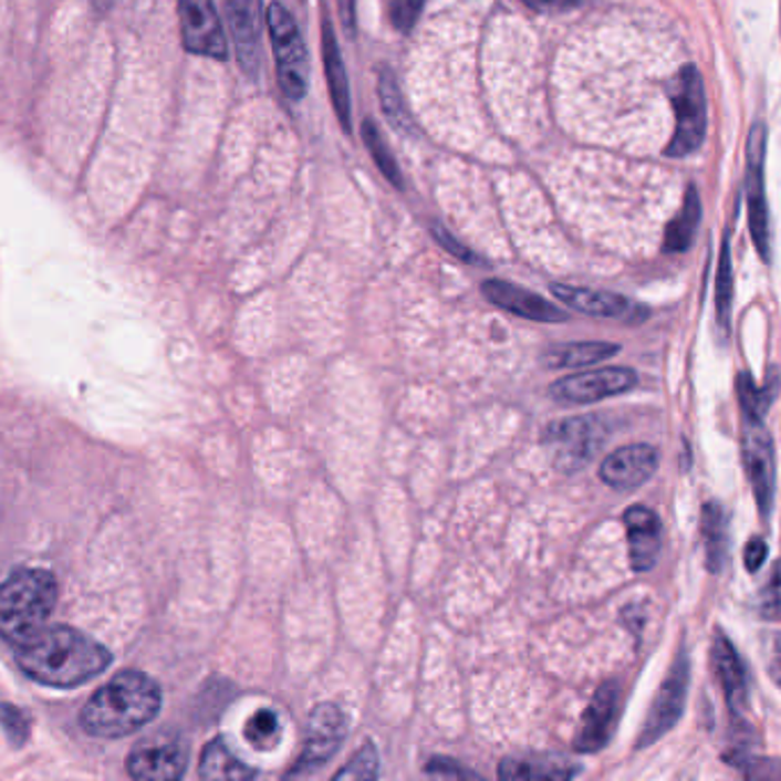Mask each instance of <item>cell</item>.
Wrapping results in <instances>:
<instances>
[{"label": "cell", "instance_id": "9a60e30c", "mask_svg": "<svg viewBox=\"0 0 781 781\" xmlns=\"http://www.w3.org/2000/svg\"><path fill=\"white\" fill-rule=\"evenodd\" d=\"M227 14L242 74L254 81L261 69L263 0H227Z\"/></svg>", "mask_w": 781, "mask_h": 781}, {"label": "cell", "instance_id": "603a6c76", "mask_svg": "<svg viewBox=\"0 0 781 781\" xmlns=\"http://www.w3.org/2000/svg\"><path fill=\"white\" fill-rule=\"evenodd\" d=\"M199 779L201 781H254L257 768L240 761L225 738H212L206 742L199 757Z\"/></svg>", "mask_w": 781, "mask_h": 781}, {"label": "cell", "instance_id": "74e56055", "mask_svg": "<svg viewBox=\"0 0 781 781\" xmlns=\"http://www.w3.org/2000/svg\"><path fill=\"white\" fill-rule=\"evenodd\" d=\"M523 6L535 12L544 14H558V12H570L581 6V0H521Z\"/></svg>", "mask_w": 781, "mask_h": 781}, {"label": "cell", "instance_id": "d6986e66", "mask_svg": "<svg viewBox=\"0 0 781 781\" xmlns=\"http://www.w3.org/2000/svg\"><path fill=\"white\" fill-rule=\"evenodd\" d=\"M579 766L560 754L519 752L499 763V781H572Z\"/></svg>", "mask_w": 781, "mask_h": 781}, {"label": "cell", "instance_id": "ac0fdd59", "mask_svg": "<svg viewBox=\"0 0 781 781\" xmlns=\"http://www.w3.org/2000/svg\"><path fill=\"white\" fill-rule=\"evenodd\" d=\"M482 295L510 313H517L521 317H528V321H538V323H564L566 313L560 311L555 304L546 302L544 298L530 293L521 287H514L510 281L503 279H489L482 283Z\"/></svg>", "mask_w": 781, "mask_h": 781}, {"label": "cell", "instance_id": "2e32d148", "mask_svg": "<svg viewBox=\"0 0 781 781\" xmlns=\"http://www.w3.org/2000/svg\"><path fill=\"white\" fill-rule=\"evenodd\" d=\"M658 469V450L647 444H633L611 452L598 469L601 480L617 491L645 485Z\"/></svg>", "mask_w": 781, "mask_h": 781}, {"label": "cell", "instance_id": "83f0119b", "mask_svg": "<svg viewBox=\"0 0 781 781\" xmlns=\"http://www.w3.org/2000/svg\"><path fill=\"white\" fill-rule=\"evenodd\" d=\"M377 90H379V103H382V111L386 115V119L394 124L398 131L407 133L412 128V117L405 108V101H403V92L398 87V81L396 76L390 74V69H382L379 71V76H377Z\"/></svg>", "mask_w": 781, "mask_h": 781}, {"label": "cell", "instance_id": "7c38bea8", "mask_svg": "<svg viewBox=\"0 0 781 781\" xmlns=\"http://www.w3.org/2000/svg\"><path fill=\"white\" fill-rule=\"evenodd\" d=\"M176 6H179L186 51L212 60H227L229 46L216 3L212 0H176Z\"/></svg>", "mask_w": 781, "mask_h": 781}, {"label": "cell", "instance_id": "484cf974", "mask_svg": "<svg viewBox=\"0 0 781 781\" xmlns=\"http://www.w3.org/2000/svg\"><path fill=\"white\" fill-rule=\"evenodd\" d=\"M701 220V201L697 195V188L690 186L686 190L684 206L679 210V216L667 225L665 231V252H686Z\"/></svg>", "mask_w": 781, "mask_h": 781}, {"label": "cell", "instance_id": "1f68e13d", "mask_svg": "<svg viewBox=\"0 0 781 781\" xmlns=\"http://www.w3.org/2000/svg\"><path fill=\"white\" fill-rule=\"evenodd\" d=\"M0 727H3L12 748H23L32 733V716L17 704L0 701Z\"/></svg>", "mask_w": 781, "mask_h": 781}, {"label": "cell", "instance_id": "5b68a950", "mask_svg": "<svg viewBox=\"0 0 781 781\" xmlns=\"http://www.w3.org/2000/svg\"><path fill=\"white\" fill-rule=\"evenodd\" d=\"M608 428L596 416H576L551 423L544 446L551 450L553 467L562 473H576L596 455Z\"/></svg>", "mask_w": 781, "mask_h": 781}, {"label": "cell", "instance_id": "9c48e42d", "mask_svg": "<svg viewBox=\"0 0 781 781\" xmlns=\"http://www.w3.org/2000/svg\"><path fill=\"white\" fill-rule=\"evenodd\" d=\"M688 686H690V660H688V654L681 649L677 658H674L669 671L665 674V679L649 706L641 738L635 742L637 750L649 748V744H654L656 740H660L665 733H669L679 725L686 711Z\"/></svg>", "mask_w": 781, "mask_h": 781}, {"label": "cell", "instance_id": "e575fe53", "mask_svg": "<svg viewBox=\"0 0 781 781\" xmlns=\"http://www.w3.org/2000/svg\"><path fill=\"white\" fill-rule=\"evenodd\" d=\"M759 611L766 619H772V622L781 619V560L774 562L772 574H770L766 587L761 590Z\"/></svg>", "mask_w": 781, "mask_h": 781}, {"label": "cell", "instance_id": "3957f363", "mask_svg": "<svg viewBox=\"0 0 781 781\" xmlns=\"http://www.w3.org/2000/svg\"><path fill=\"white\" fill-rule=\"evenodd\" d=\"M58 606V581L46 570H19L0 585V635L12 645L38 637Z\"/></svg>", "mask_w": 781, "mask_h": 781}, {"label": "cell", "instance_id": "8fae6325", "mask_svg": "<svg viewBox=\"0 0 781 781\" xmlns=\"http://www.w3.org/2000/svg\"><path fill=\"white\" fill-rule=\"evenodd\" d=\"M622 716V686L617 681L601 684L590 699L574 736V750L596 754L611 742Z\"/></svg>", "mask_w": 781, "mask_h": 781}, {"label": "cell", "instance_id": "8992f818", "mask_svg": "<svg viewBox=\"0 0 781 781\" xmlns=\"http://www.w3.org/2000/svg\"><path fill=\"white\" fill-rule=\"evenodd\" d=\"M674 115H677V128L665 149L667 156L681 158L701 147L706 137V94L704 81L695 66H684L671 92Z\"/></svg>", "mask_w": 781, "mask_h": 781}, {"label": "cell", "instance_id": "836d02e7", "mask_svg": "<svg viewBox=\"0 0 781 781\" xmlns=\"http://www.w3.org/2000/svg\"><path fill=\"white\" fill-rule=\"evenodd\" d=\"M425 777L430 781H487L482 774L471 770L469 766H461L450 757H433L425 761L423 768Z\"/></svg>", "mask_w": 781, "mask_h": 781}, {"label": "cell", "instance_id": "d4e9b609", "mask_svg": "<svg viewBox=\"0 0 781 781\" xmlns=\"http://www.w3.org/2000/svg\"><path fill=\"white\" fill-rule=\"evenodd\" d=\"M617 352H619V345L603 343V341L566 343V345H558V347L549 350L544 362L549 368H581V366H590V364L608 360Z\"/></svg>", "mask_w": 781, "mask_h": 781}, {"label": "cell", "instance_id": "d590c367", "mask_svg": "<svg viewBox=\"0 0 781 781\" xmlns=\"http://www.w3.org/2000/svg\"><path fill=\"white\" fill-rule=\"evenodd\" d=\"M423 6L425 0H390L388 19L398 32H409L423 12Z\"/></svg>", "mask_w": 781, "mask_h": 781}, {"label": "cell", "instance_id": "7402d4cb", "mask_svg": "<svg viewBox=\"0 0 781 781\" xmlns=\"http://www.w3.org/2000/svg\"><path fill=\"white\" fill-rule=\"evenodd\" d=\"M323 64H325V79L330 85L334 113H336L343 131L350 133V128H352L350 81H347V71H345V62H343V55H341V49L336 42L334 28L327 19L323 21Z\"/></svg>", "mask_w": 781, "mask_h": 781}, {"label": "cell", "instance_id": "30bf717a", "mask_svg": "<svg viewBox=\"0 0 781 781\" xmlns=\"http://www.w3.org/2000/svg\"><path fill=\"white\" fill-rule=\"evenodd\" d=\"M742 457L761 517H770L774 503V448L763 418L742 416Z\"/></svg>", "mask_w": 781, "mask_h": 781}, {"label": "cell", "instance_id": "ffe728a7", "mask_svg": "<svg viewBox=\"0 0 781 781\" xmlns=\"http://www.w3.org/2000/svg\"><path fill=\"white\" fill-rule=\"evenodd\" d=\"M628 555L635 572H649L660 555L663 525L656 512L645 506H633L624 512Z\"/></svg>", "mask_w": 781, "mask_h": 781}, {"label": "cell", "instance_id": "277c9868", "mask_svg": "<svg viewBox=\"0 0 781 781\" xmlns=\"http://www.w3.org/2000/svg\"><path fill=\"white\" fill-rule=\"evenodd\" d=\"M265 25L274 51L277 76L281 92L291 101H300L309 90V51L293 14L281 3H270Z\"/></svg>", "mask_w": 781, "mask_h": 781}, {"label": "cell", "instance_id": "5bb4252c", "mask_svg": "<svg viewBox=\"0 0 781 781\" xmlns=\"http://www.w3.org/2000/svg\"><path fill=\"white\" fill-rule=\"evenodd\" d=\"M766 142L768 131L763 124H754L748 137V212H750V231L757 250L763 261L770 259V227H768V204H766Z\"/></svg>", "mask_w": 781, "mask_h": 781}, {"label": "cell", "instance_id": "4316f807", "mask_svg": "<svg viewBox=\"0 0 781 781\" xmlns=\"http://www.w3.org/2000/svg\"><path fill=\"white\" fill-rule=\"evenodd\" d=\"M362 137H364V145L368 149V154L373 156L375 165L379 167V171L384 174V179L388 184H394L396 188H403V171L394 158V154H390L388 145H386V139L382 135V131L377 128V124L373 119H364L362 124Z\"/></svg>", "mask_w": 781, "mask_h": 781}, {"label": "cell", "instance_id": "8d00e7d4", "mask_svg": "<svg viewBox=\"0 0 781 781\" xmlns=\"http://www.w3.org/2000/svg\"><path fill=\"white\" fill-rule=\"evenodd\" d=\"M433 236L437 238V242L444 247V250H446L450 257H455V259H459V261H465V263H478V257L469 250L467 244H461L446 227L435 225V227H433Z\"/></svg>", "mask_w": 781, "mask_h": 781}, {"label": "cell", "instance_id": "4fadbf2b", "mask_svg": "<svg viewBox=\"0 0 781 781\" xmlns=\"http://www.w3.org/2000/svg\"><path fill=\"white\" fill-rule=\"evenodd\" d=\"M637 384V375L631 368H598L587 373L566 375L551 384L549 396L560 403L590 405L626 394Z\"/></svg>", "mask_w": 781, "mask_h": 781}, {"label": "cell", "instance_id": "e0dca14e", "mask_svg": "<svg viewBox=\"0 0 781 781\" xmlns=\"http://www.w3.org/2000/svg\"><path fill=\"white\" fill-rule=\"evenodd\" d=\"M551 293L562 300L564 304H570L572 309L587 313V315H601V317H617V321H645L647 309L641 304H633L631 300L608 293V291H592V289H576L566 287V283H553Z\"/></svg>", "mask_w": 781, "mask_h": 781}, {"label": "cell", "instance_id": "f1b7e54d", "mask_svg": "<svg viewBox=\"0 0 781 781\" xmlns=\"http://www.w3.org/2000/svg\"><path fill=\"white\" fill-rule=\"evenodd\" d=\"M731 298H733L731 247H729V236H725L722 250H720L718 274H716V317H718V325L722 332H729V327H731Z\"/></svg>", "mask_w": 781, "mask_h": 781}, {"label": "cell", "instance_id": "60d3db41", "mask_svg": "<svg viewBox=\"0 0 781 781\" xmlns=\"http://www.w3.org/2000/svg\"><path fill=\"white\" fill-rule=\"evenodd\" d=\"M339 14H341V23L347 32H354L357 28V19H354V0H339Z\"/></svg>", "mask_w": 781, "mask_h": 781}, {"label": "cell", "instance_id": "4dcf8cb0", "mask_svg": "<svg viewBox=\"0 0 781 781\" xmlns=\"http://www.w3.org/2000/svg\"><path fill=\"white\" fill-rule=\"evenodd\" d=\"M377 779H379V754L375 744L366 740L360 748V752L334 774L332 781H377Z\"/></svg>", "mask_w": 781, "mask_h": 781}, {"label": "cell", "instance_id": "ab89813d", "mask_svg": "<svg viewBox=\"0 0 781 781\" xmlns=\"http://www.w3.org/2000/svg\"><path fill=\"white\" fill-rule=\"evenodd\" d=\"M768 669H770V677H772V681L781 688V635H774V637H772Z\"/></svg>", "mask_w": 781, "mask_h": 781}, {"label": "cell", "instance_id": "52a82bcc", "mask_svg": "<svg viewBox=\"0 0 781 781\" xmlns=\"http://www.w3.org/2000/svg\"><path fill=\"white\" fill-rule=\"evenodd\" d=\"M345 736H347V716L343 714V708L332 701L317 704L309 714L302 752L291 766V770L283 774V779L291 781L325 766L341 750Z\"/></svg>", "mask_w": 781, "mask_h": 781}, {"label": "cell", "instance_id": "7a4b0ae2", "mask_svg": "<svg viewBox=\"0 0 781 781\" xmlns=\"http://www.w3.org/2000/svg\"><path fill=\"white\" fill-rule=\"evenodd\" d=\"M160 708V684L139 669H124L87 699L79 722L92 738L117 740L152 725Z\"/></svg>", "mask_w": 781, "mask_h": 781}, {"label": "cell", "instance_id": "d6a6232c", "mask_svg": "<svg viewBox=\"0 0 781 781\" xmlns=\"http://www.w3.org/2000/svg\"><path fill=\"white\" fill-rule=\"evenodd\" d=\"M731 766L740 770L742 781H781V759L748 752L731 761Z\"/></svg>", "mask_w": 781, "mask_h": 781}, {"label": "cell", "instance_id": "f35d334b", "mask_svg": "<svg viewBox=\"0 0 781 781\" xmlns=\"http://www.w3.org/2000/svg\"><path fill=\"white\" fill-rule=\"evenodd\" d=\"M766 558H768V544L761 538H754L752 542H748V546H744V566H748V572L757 574L763 566Z\"/></svg>", "mask_w": 781, "mask_h": 781}, {"label": "cell", "instance_id": "ba28073f", "mask_svg": "<svg viewBox=\"0 0 781 781\" xmlns=\"http://www.w3.org/2000/svg\"><path fill=\"white\" fill-rule=\"evenodd\" d=\"M190 763L186 738L176 733H156L139 740L126 759V772L133 781H184Z\"/></svg>", "mask_w": 781, "mask_h": 781}, {"label": "cell", "instance_id": "44dd1931", "mask_svg": "<svg viewBox=\"0 0 781 781\" xmlns=\"http://www.w3.org/2000/svg\"><path fill=\"white\" fill-rule=\"evenodd\" d=\"M711 665L733 720H742L740 716L744 706H748V674H744V665L725 633L716 635L711 647Z\"/></svg>", "mask_w": 781, "mask_h": 781}, {"label": "cell", "instance_id": "6da1fadb", "mask_svg": "<svg viewBox=\"0 0 781 781\" xmlns=\"http://www.w3.org/2000/svg\"><path fill=\"white\" fill-rule=\"evenodd\" d=\"M111 663L113 654L108 647L64 624L46 626L17 652V665L25 677L55 690L81 688L108 669Z\"/></svg>", "mask_w": 781, "mask_h": 781}, {"label": "cell", "instance_id": "f546056e", "mask_svg": "<svg viewBox=\"0 0 781 781\" xmlns=\"http://www.w3.org/2000/svg\"><path fill=\"white\" fill-rule=\"evenodd\" d=\"M242 736L254 750H272L281 738L279 716L272 711V708H259V711L244 722Z\"/></svg>", "mask_w": 781, "mask_h": 781}, {"label": "cell", "instance_id": "cb8c5ba5", "mask_svg": "<svg viewBox=\"0 0 781 781\" xmlns=\"http://www.w3.org/2000/svg\"><path fill=\"white\" fill-rule=\"evenodd\" d=\"M701 535L706 549V566L711 574H720L725 570L727 553H729V528L727 514L720 503L708 501L701 508Z\"/></svg>", "mask_w": 781, "mask_h": 781}]
</instances>
